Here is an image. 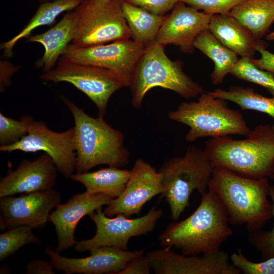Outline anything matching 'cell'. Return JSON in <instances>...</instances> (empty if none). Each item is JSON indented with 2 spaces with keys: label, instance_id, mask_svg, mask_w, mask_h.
Listing matches in <instances>:
<instances>
[{
  "label": "cell",
  "instance_id": "obj_16",
  "mask_svg": "<svg viewBox=\"0 0 274 274\" xmlns=\"http://www.w3.org/2000/svg\"><path fill=\"white\" fill-rule=\"evenodd\" d=\"M83 258H69L60 254L52 247L45 252L54 268L66 274H117L131 260L144 255L145 249L128 251L108 246L99 247Z\"/></svg>",
  "mask_w": 274,
  "mask_h": 274
},
{
  "label": "cell",
  "instance_id": "obj_9",
  "mask_svg": "<svg viewBox=\"0 0 274 274\" xmlns=\"http://www.w3.org/2000/svg\"><path fill=\"white\" fill-rule=\"evenodd\" d=\"M45 81L65 82L85 93L96 105L98 116L104 118L113 94L124 87L111 72L92 65L73 62L61 56L57 65L40 76Z\"/></svg>",
  "mask_w": 274,
  "mask_h": 274
},
{
  "label": "cell",
  "instance_id": "obj_4",
  "mask_svg": "<svg viewBox=\"0 0 274 274\" xmlns=\"http://www.w3.org/2000/svg\"><path fill=\"white\" fill-rule=\"evenodd\" d=\"M61 98L74 119L76 173L88 172L101 164L120 168L129 163L130 154L121 131L104 118L91 117L64 96Z\"/></svg>",
  "mask_w": 274,
  "mask_h": 274
},
{
  "label": "cell",
  "instance_id": "obj_22",
  "mask_svg": "<svg viewBox=\"0 0 274 274\" xmlns=\"http://www.w3.org/2000/svg\"><path fill=\"white\" fill-rule=\"evenodd\" d=\"M130 174L131 170L109 166L92 172L73 174L70 178L83 184L89 193H101L114 199L124 191Z\"/></svg>",
  "mask_w": 274,
  "mask_h": 274
},
{
  "label": "cell",
  "instance_id": "obj_1",
  "mask_svg": "<svg viewBox=\"0 0 274 274\" xmlns=\"http://www.w3.org/2000/svg\"><path fill=\"white\" fill-rule=\"evenodd\" d=\"M188 218L170 224L158 236L162 247L179 250L186 256L214 253L232 234L227 211L218 196L208 190Z\"/></svg>",
  "mask_w": 274,
  "mask_h": 274
},
{
  "label": "cell",
  "instance_id": "obj_2",
  "mask_svg": "<svg viewBox=\"0 0 274 274\" xmlns=\"http://www.w3.org/2000/svg\"><path fill=\"white\" fill-rule=\"evenodd\" d=\"M203 150L215 167L251 179L269 177L274 165V129L260 125L245 139L212 138Z\"/></svg>",
  "mask_w": 274,
  "mask_h": 274
},
{
  "label": "cell",
  "instance_id": "obj_17",
  "mask_svg": "<svg viewBox=\"0 0 274 274\" xmlns=\"http://www.w3.org/2000/svg\"><path fill=\"white\" fill-rule=\"evenodd\" d=\"M114 199L101 193H84L72 196L64 203H59L50 214L49 221L54 226L57 238L56 251L60 253L75 245V232L78 223Z\"/></svg>",
  "mask_w": 274,
  "mask_h": 274
},
{
  "label": "cell",
  "instance_id": "obj_33",
  "mask_svg": "<svg viewBox=\"0 0 274 274\" xmlns=\"http://www.w3.org/2000/svg\"><path fill=\"white\" fill-rule=\"evenodd\" d=\"M269 196L272 200V216L274 219V187L270 186ZM248 240L251 244L268 258L274 257V224L269 232L263 234L257 231L251 232Z\"/></svg>",
  "mask_w": 274,
  "mask_h": 274
},
{
  "label": "cell",
  "instance_id": "obj_37",
  "mask_svg": "<svg viewBox=\"0 0 274 274\" xmlns=\"http://www.w3.org/2000/svg\"><path fill=\"white\" fill-rule=\"evenodd\" d=\"M52 264L42 259L31 261L26 266V273L28 274H54Z\"/></svg>",
  "mask_w": 274,
  "mask_h": 274
},
{
  "label": "cell",
  "instance_id": "obj_24",
  "mask_svg": "<svg viewBox=\"0 0 274 274\" xmlns=\"http://www.w3.org/2000/svg\"><path fill=\"white\" fill-rule=\"evenodd\" d=\"M194 47L213 61L214 67L211 78L216 85L223 82L238 60V55L222 44L209 29L196 38Z\"/></svg>",
  "mask_w": 274,
  "mask_h": 274
},
{
  "label": "cell",
  "instance_id": "obj_10",
  "mask_svg": "<svg viewBox=\"0 0 274 274\" xmlns=\"http://www.w3.org/2000/svg\"><path fill=\"white\" fill-rule=\"evenodd\" d=\"M162 215L161 209L153 207L146 214L139 218L131 219L122 215L111 218L104 213L102 208L98 209L89 215L96 227L94 235L91 238L77 242L75 249L84 252L108 246L128 250L130 238L152 232Z\"/></svg>",
  "mask_w": 274,
  "mask_h": 274
},
{
  "label": "cell",
  "instance_id": "obj_42",
  "mask_svg": "<svg viewBox=\"0 0 274 274\" xmlns=\"http://www.w3.org/2000/svg\"><path fill=\"white\" fill-rule=\"evenodd\" d=\"M273 128V129H274V124L273 125H272Z\"/></svg>",
  "mask_w": 274,
  "mask_h": 274
},
{
  "label": "cell",
  "instance_id": "obj_21",
  "mask_svg": "<svg viewBox=\"0 0 274 274\" xmlns=\"http://www.w3.org/2000/svg\"><path fill=\"white\" fill-rule=\"evenodd\" d=\"M209 30L224 46L241 57L252 58L257 52V40L238 20L228 14L213 15Z\"/></svg>",
  "mask_w": 274,
  "mask_h": 274
},
{
  "label": "cell",
  "instance_id": "obj_7",
  "mask_svg": "<svg viewBox=\"0 0 274 274\" xmlns=\"http://www.w3.org/2000/svg\"><path fill=\"white\" fill-rule=\"evenodd\" d=\"M226 101L203 91L197 101L182 102L176 110L169 111L168 117L189 127L185 136L188 142L208 136H246L251 130L243 115L229 108Z\"/></svg>",
  "mask_w": 274,
  "mask_h": 274
},
{
  "label": "cell",
  "instance_id": "obj_15",
  "mask_svg": "<svg viewBox=\"0 0 274 274\" xmlns=\"http://www.w3.org/2000/svg\"><path fill=\"white\" fill-rule=\"evenodd\" d=\"M146 255L156 274H240L241 271L229 261L223 251L201 256H186L163 247Z\"/></svg>",
  "mask_w": 274,
  "mask_h": 274
},
{
  "label": "cell",
  "instance_id": "obj_20",
  "mask_svg": "<svg viewBox=\"0 0 274 274\" xmlns=\"http://www.w3.org/2000/svg\"><path fill=\"white\" fill-rule=\"evenodd\" d=\"M75 29L74 10L67 11L61 20L46 32L30 36L27 42L42 44L45 49L43 56L36 62L37 67L43 73L54 68L59 58L64 54L73 39Z\"/></svg>",
  "mask_w": 274,
  "mask_h": 274
},
{
  "label": "cell",
  "instance_id": "obj_40",
  "mask_svg": "<svg viewBox=\"0 0 274 274\" xmlns=\"http://www.w3.org/2000/svg\"><path fill=\"white\" fill-rule=\"evenodd\" d=\"M269 177L274 180V165L272 169L271 172L269 175Z\"/></svg>",
  "mask_w": 274,
  "mask_h": 274
},
{
  "label": "cell",
  "instance_id": "obj_29",
  "mask_svg": "<svg viewBox=\"0 0 274 274\" xmlns=\"http://www.w3.org/2000/svg\"><path fill=\"white\" fill-rule=\"evenodd\" d=\"M230 74L264 87L274 97V73L260 68L251 61V58L238 59Z\"/></svg>",
  "mask_w": 274,
  "mask_h": 274
},
{
  "label": "cell",
  "instance_id": "obj_28",
  "mask_svg": "<svg viewBox=\"0 0 274 274\" xmlns=\"http://www.w3.org/2000/svg\"><path fill=\"white\" fill-rule=\"evenodd\" d=\"M28 226H21L8 229L0 234V261L11 256L24 245L41 244L40 239Z\"/></svg>",
  "mask_w": 274,
  "mask_h": 274
},
{
  "label": "cell",
  "instance_id": "obj_39",
  "mask_svg": "<svg viewBox=\"0 0 274 274\" xmlns=\"http://www.w3.org/2000/svg\"><path fill=\"white\" fill-rule=\"evenodd\" d=\"M266 39L268 41L274 42V31L267 35L266 36Z\"/></svg>",
  "mask_w": 274,
  "mask_h": 274
},
{
  "label": "cell",
  "instance_id": "obj_11",
  "mask_svg": "<svg viewBox=\"0 0 274 274\" xmlns=\"http://www.w3.org/2000/svg\"><path fill=\"white\" fill-rule=\"evenodd\" d=\"M145 48L143 44L130 39L87 47L71 43L62 56L77 63L107 70L114 74L126 87L129 86Z\"/></svg>",
  "mask_w": 274,
  "mask_h": 274
},
{
  "label": "cell",
  "instance_id": "obj_36",
  "mask_svg": "<svg viewBox=\"0 0 274 274\" xmlns=\"http://www.w3.org/2000/svg\"><path fill=\"white\" fill-rule=\"evenodd\" d=\"M151 270L147 255H143L129 261L117 274H150Z\"/></svg>",
  "mask_w": 274,
  "mask_h": 274
},
{
  "label": "cell",
  "instance_id": "obj_5",
  "mask_svg": "<svg viewBox=\"0 0 274 274\" xmlns=\"http://www.w3.org/2000/svg\"><path fill=\"white\" fill-rule=\"evenodd\" d=\"M128 87L131 105L140 109L146 93L156 87L169 89L182 97H196L204 90L183 70V63L166 55L164 46L154 42L145 46L131 76Z\"/></svg>",
  "mask_w": 274,
  "mask_h": 274
},
{
  "label": "cell",
  "instance_id": "obj_18",
  "mask_svg": "<svg viewBox=\"0 0 274 274\" xmlns=\"http://www.w3.org/2000/svg\"><path fill=\"white\" fill-rule=\"evenodd\" d=\"M212 16L179 2L166 16L155 42L164 46L173 44L184 53H192L196 38L209 28Z\"/></svg>",
  "mask_w": 274,
  "mask_h": 274
},
{
  "label": "cell",
  "instance_id": "obj_41",
  "mask_svg": "<svg viewBox=\"0 0 274 274\" xmlns=\"http://www.w3.org/2000/svg\"><path fill=\"white\" fill-rule=\"evenodd\" d=\"M53 0H39L40 4H42L45 3L49 2L52 1Z\"/></svg>",
  "mask_w": 274,
  "mask_h": 274
},
{
  "label": "cell",
  "instance_id": "obj_34",
  "mask_svg": "<svg viewBox=\"0 0 274 274\" xmlns=\"http://www.w3.org/2000/svg\"><path fill=\"white\" fill-rule=\"evenodd\" d=\"M128 3L141 7L159 16L164 15L173 9L180 0H125Z\"/></svg>",
  "mask_w": 274,
  "mask_h": 274
},
{
  "label": "cell",
  "instance_id": "obj_19",
  "mask_svg": "<svg viewBox=\"0 0 274 274\" xmlns=\"http://www.w3.org/2000/svg\"><path fill=\"white\" fill-rule=\"evenodd\" d=\"M57 169L49 155L23 160L15 170H10L0 179V198L52 189Z\"/></svg>",
  "mask_w": 274,
  "mask_h": 274
},
{
  "label": "cell",
  "instance_id": "obj_8",
  "mask_svg": "<svg viewBox=\"0 0 274 274\" xmlns=\"http://www.w3.org/2000/svg\"><path fill=\"white\" fill-rule=\"evenodd\" d=\"M121 3L122 0H84L74 9L75 29L71 43L87 47L130 39Z\"/></svg>",
  "mask_w": 274,
  "mask_h": 274
},
{
  "label": "cell",
  "instance_id": "obj_27",
  "mask_svg": "<svg viewBox=\"0 0 274 274\" xmlns=\"http://www.w3.org/2000/svg\"><path fill=\"white\" fill-rule=\"evenodd\" d=\"M212 96L237 104L243 110L257 111L274 119V97H267L249 87L232 86L228 90L216 89L209 91Z\"/></svg>",
  "mask_w": 274,
  "mask_h": 274
},
{
  "label": "cell",
  "instance_id": "obj_23",
  "mask_svg": "<svg viewBox=\"0 0 274 274\" xmlns=\"http://www.w3.org/2000/svg\"><path fill=\"white\" fill-rule=\"evenodd\" d=\"M228 15L259 40L274 22V0H245L234 7Z\"/></svg>",
  "mask_w": 274,
  "mask_h": 274
},
{
  "label": "cell",
  "instance_id": "obj_12",
  "mask_svg": "<svg viewBox=\"0 0 274 274\" xmlns=\"http://www.w3.org/2000/svg\"><path fill=\"white\" fill-rule=\"evenodd\" d=\"M3 152L21 151L34 153L43 151L52 158L57 170L65 178L76 170V154L75 129L57 132L49 129L42 121H33L28 133L15 144L0 146Z\"/></svg>",
  "mask_w": 274,
  "mask_h": 274
},
{
  "label": "cell",
  "instance_id": "obj_31",
  "mask_svg": "<svg viewBox=\"0 0 274 274\" xmlns=\"http://www.w3.org/2000/svg\"><path fill=\"white\" fill-rule=\"evenodd\" d=\"M231 263L245 274H274V257L259 263L249 260L238 249L230 257Z\"/></svg>",
  "mask_w": 274,
  "mask_h": 274
},
{
  "label": "cell",
  "instance_id": "obj_3",
  "mask_svg": "<svg viewBox=\"0 0 274 274\" xmlns=\"http://www.w3.org/2000/svg\"><path fill=\"white\" fill-rule=\"evenodd\" d=\"M270 186L266 178L251 179L215 167L208 190L221 200L229 223L244 225L251 233L272 215V204L267 199Z\"/></svg>",
  "mask_w": 274,
  "mask_h": 274
},
{
  "label": "cell",
  "instance_id": "obj_6",
  "mask_svg": "<svg viewBox=\"0 0 274 274\" xmlns=\"http://www.w3.org/2000/svg\"><path fill=\"white\" fill-rule=\"evenodd\" d=\"M214 168L204 150L195 146H189L183 156L172 158L161 166V195L169 205L174 221L189 206L193 191L202 194L208 190Z\"/></svg>",
  "mask_w": 274,
  "mask_h": 274
},
{
  "label": "cell",
  "instance_id": "obj_30",
  "mask_svg": "<svg viewBox=\"0 0 274 274\" xmlns=\"http://www.w3.org/2000/svg\"><path fill=\"white\" fill-rule=\"evenodd\" d=\"M33 119L29 115L19 120L9 118L0 113V146L15 144L28 133Z\"/></svg>",
  "mask_w": 274,
  "mask_h": 274
},
{
  "label": "cell",
  "instance_id": "obj_35",
  "mask_svg": "<svg viewBox=\"0 0 274 274\" xmlns=\"http://www.w3.org/2000/svg\"><path fill=\"white\" fill-rule=\"evenodd\" d=\"M268 44L261 40L256 46L257 52L261 56L257 59L251 58V61L260 68L274 73V53L266 50Z\"/></svg>",
  "mask_w": 274,
  "mask_h": 274
},
{
  "label": "cell",
  "instance_id": "obj_14",
  "mask_svg": "<svg viewBox=\"0 0 274 274\" xmlns=\"http://www.w3.org/2000/svg\"><path fill=\"white\" fill-rule=\"evenodd\" d=\"M162 191L160 173L150 163L138 158L131 170L124 191L107 205L103 212L108 217L139 216L144 206Z\"/></svg>",
  "mask_w": 274,
  "mask_h": 274
},
{
  "label": "cell",
  "instance_id": "obj_25",
  "mask_svg": "<svg viewBox=\"0 0 274 274\" xmlns=\"http://www.w3.org/2000/svg\"><path fill=\"white\" fill-rule=\"evenodd\" d=\"M121 7L132 40L145 46L155 42L166 16L152 14L125 0H122Z\"/></svg>",
  "mask_w": 274,
  "mask_h": 274
},
{
  "label": "cell",
  "instance_id": "obj_13",
  "mask_svg": "<svg viewBox=\"0 0 274 274\" xmlns=\"http://www.w3.org/2000/svg\"><path fill=\"white\" fill-rule=\"evenodd\" d=\"M60 193L51 189L0 198V228L28 226L32 229L44 228L51 210L61 203Z\"/></svg>",
  "mask_w": 274,
  "mask_h": 274
},
{
  "label": "cell",
  "instance_id": "obj_26",
  "mask_svg": "<svg viewBox=\"0 0 274 274\" xmlns=\"http://www.w3.org/2000/svg\"><path fill=\"white\" fill-rule=\"evenodd\" d=\"M84 0H53L40 4L36 13L25 27L15 37L1 45L5 55L10 57L13 49L18 41L27 38L36 28L50 25L53 23L58 15L65 11L75 9Z\"/></svg>",
  "mask_w": 274,
  "mask_h": 274
},
{
  "label": "cell",
  "instance_id": "obj_32",
  "mask_svg": "<svg viewBox=\"0 0 274 274\" xmlns=\"http://www.w3.org/2000/svg\"><path fill=\"white\" fill-rule=\"evenodd\" d=\"M245 0H180L198 10L211 15L228 14L236 6Z\"/></svg>",
  "mask_w": 274,
  "mask_h": 274
},
{
  "label": "cell",
  "instance_id": "obj_38",
  "mask_svg": "<svg viewBox=\"0 0 274 274\" xmlns=\"http://www.w3.org/2000/svg\"><path fill=\"white\" fill-rule=\"evenodd\" d=\"M18 70L8 61H1L0 89L3 92L11 84V78L13 73Z\"/></svg>",
  "mask_w": 274,
  "mask_h": 274
}]
</instances>
